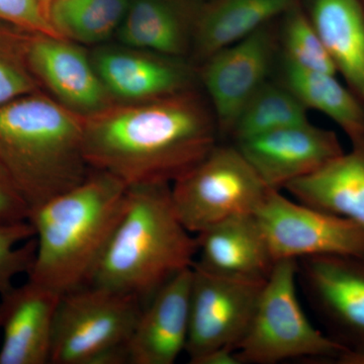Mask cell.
Instances as JSON below:
<instances>
[{
	"mask_svg": "<svg viewBox=\"0 0 364 364\" xmlns=\"http://www.w3.org/2000/svg\"><path fill=\"white\" fill-rule=\"evenodd\" d=\"M200 7L189 0H129L117 39L128 47L183 58L193 46Z\"/></svg>",
	"mask_w": 364,
	"mask_h": 364,
	"instance_id": "obj_18",
	"label": "cell"
},
{
	"mask_svg": "<svg viewBox=\"0 0 364 364\" xmlns=\"http://www.w3.org/2000/svg\"><path fill=\"white\" fill-rule=\"evenodd\" d=\"M4 305L2 301H0V328H1L2 321H4Z\"/></svg>",
	"mask_w": 364,
	"mask_h": 364,
	"instance_id": "obj_32",
	"label": "cell"
},
{
	"mask_svg": "<svg viewBox=\"0 0 364 364\" xmlns=\"http://www.w3.org/2000/svg\"><path fill=\"white\" fill-rule=\"evenodd\" d=\"M26 59L41 88L81 116L116 102L100 80L91 57L75 43L45 33L28 35Z\"/></svg>",
	"mask_w": 364,
	"mask_h": 364,
	"instance_id": "obj_12",
	"label": "cell"
},
{
	"mask_svg": "<svg viewBox=\"0 0 364 364\" xmlns=\"http://www.w3.org/2000/svg\"><path fill=\"white\" fill-rule=\"evenodd\" d=\"M90 57L116 102H143L193 88L195 76L184 58L124 45L104 46Z\"/></svg>",
	"mask_w": 364,
	"mask_h": 364,
	"instance_id": "obj_14",
	"label": "cell"
},
{
	"mask_svg": "<svg viewBox=\"0 0 364 364\" xmlns=\"http://www.w3.org/2000/svg\"><path fill=\"white\" fill-rule=\"evenodd\" d=\"M193 267L170 279L143 306L128 342L130 364H173L186 352Z\"/></svg>",
	"mask_w": 364,
	"mask_h": 364,
	"instance_id": "obj_15",
	"label": "cell"
},
{
	"mask_svg": "<svg viewBox=\"0 0 364 364\" xmlns=\"http://www.w3.org/2000/svg\"><path fill=\"white\" fill-rule=\"evenodd\" d=\"M269 188L235 145H217L172 183L174 208L191 234L239 215H255Z\"/></svg>",
	"mask_w": 364,
	"mask_h": 364,
	"instance_id": "obj_6",
	"label": "cell"
},
{
	"mask_svg": "<svg viewBox=\"0 0 364 364\" xmlns=\"http://www.w3.org/2000/svg\"><path fill=\"white\" fill-rule=\"evenodd\" d=\"M129 0H51L48 18L60 37L80 44H98L117 32Z\"/></svg>",
	"mask_w": 364,
	"mask_h": 364,
	"instance_id": "obj_23",
	"label": "cell"
},
{
	"mask_svg": "<svg viewBox=\"0 0 364 364\" xmlns=\"http://www.w3.org/2000/svg\"><path fill=\"white\" fill-rule=\"evenodd\" d=\"M196 264L220 274L267 280L275 261L255 215H239L196 234Z\"/></svg>",
	"mask_w": 364,
	"mask_h": 364,
	"instance_id": "obj_17",
	"label": "cell"
},
{
	"mask_svg": "<svg viewBox=\"0 0 364 364\" xmlns=\"http://www.w3.org/2000/svg\"><path fill=\"white\" fill-rule=\"evenodd\" d=\"M296 279L298 260L275 262L247 331L235 350L240 364H275L296 358L336 363L347 351L306 317L296 294Z\"/></svg>",
	"mask_w": 364,
	"mask_h": 364,
	"instance_id": "obj_5",
	"label": "cell"
},
{
	"mask_svg": "<svg viewBox=\"0 0 364 364\" xmlns=\"http://www.w3.org/2000/svg\"><path fill=\"white\" fill-rule=\"evenodd\" d=\"M303 102L286 85L267 81L242 109L229 135L238 143L310 123Z\"/></svg>",
	"mask_w": 364,
	"mask_h": 364,
	"instance_id": "obj_24",
	"label": "cell"
},
{
	"mask_svg": "<svg viewBox=\"0 0 364 364\" xmlns=\"http://www.w3.org/2000/svg\"><path fill=\"white\" fill-rule=\"evenodd\" d=\"M363 1H364V0H363Z\"/></svg>",
	"mask_w": 364,
	"mask_h": 364,
	"instance_id": "obj_34",
	"label": "cell"
},
{
	"mask_svg": "<svg viewBox=\"0 0 364 364\" xmlns=\"http://www.w3.org/2000/svg\"><path fill=\"white\" fill-rule=\"evenodd\" d=\"M298 277L329 336L347 350L364 351V258H301Z\"/></svg>",
	"mask_w": 364,
	"mask_h": 364,
	"instance_id": "obj_10",
	"label": "cell"
},
{
	"mask_svg": "<svg viewBox=\"0 0 364 364\" xmlns=\"http://www.w3.org/2000/svg\"><path fill=\"white\" fill-rule=\"evenodd\" d=\"M43 1L45 2L46 6H47V7H48V4H49V2L51 1V0H43Z\"/></svg>",
	"mask_w": 364,
	"mask_h": 364,
	"instance_id": "obj_33",
	"label": "cell"
},
{
	"mask_svg": "<svg viewBox=\"0 0 364 364\" xmlns=\"http://www.w3.org/2000/svg\"><path fill=\"white\" fill-rule=\"evenodd\" d=\"M30 33L0 21V107L42 90L26 59Z\"/></svg>",
	"mask_w": 364,
	"mask_h": 364,
	"instance_id": "obj_26",
	"label": "cell"
},
{
	"mask_svg": "<svg viewBox=\"0 0 364 364\" xmlns=\"http://www.w3.org/2000/svg\"><path fill=\"white\" fill-rule=\"evenodd\" d=\"M317 171L287 184L298 202L350 220L364 230V138Z\"/></svg>",
	"mask_w": 364,
	"mask_h": 364,
	"instance_id": "obj_19",
	"label": "cell"
},
{
	"mask_svg": "<svg viewBox=\"0 0 364 364\" xmlns=\"http://www.w3.org/2000/svg\"><path fill=\"white\" fill-rule=\"evenodd\" d=\"M135 296L86 284L60 296L51 364H93L109 349L128 345L143 309Z\"/></svg>",
	"mask_w": 364,
	"mask_h": 364,
	"instance_id": "obj_7",
	"label": "cell"
},
{
	"mask_svg": "<svg viewBox=\"0 0 364 364\" xmlns=\"http://www.w3.org/2000/svg\"><path fill=\"white\" fill-rule=\"evenodd\" d=\"M299 0H210L198 9L193 50L203 62L215 52L239 42L277 16H284Z\"/></svg>",
	"mask_w": 364,
	"mask_h": 364,
	"instance_id": "obj_20",
	"label": "cell"
},
{
	"mask_svg": "<svg viewBox=\"0 0 364 364\" xmlns=\"http://www.w3.org/2000/svg\"><path fill=\"white\" fill-rule=\"evenodd\" d=\"M282 28L284 60L309 71L335 74L337 70L312 21L299 4L284 14Z\"/></svg>",
	"mask_w": 364,
	"mask_h": 364,
	"instance_id": "obj_25",
	"label": "cell"
},
{
	"mask_svg": "<svg viewBox=\"0 0 364 364\" xmlns=\"http://www.w3.org/2000/svg\"><path fill=\"white\" fill-rule=\"evenodd\" d=\"M270 25L223 48L203 62L200 79L220 134L229 135L242 109L268 81L277 47Z\"/></svg>",
	"mask_w": 364,
	"mask_h": 364,
	"instance_id": "obj_11",
	"label": "cell"
},
{
	"mask_svg": "<svg viewBox=\"0 0 364 364\" xmlns=\"http://www.w3.org/2000/svg\"><path fill=\"white\" fill-rule=\"evenodd\" d=\"M129 188L91 169L77 186L31 210L37 252L28 280L63 294L90 284L123 218Z\"/></svg>",
	"mask_w": 364,
	"mask_h": 364,
	"instance_id": "obj_2",
	"label": "cell"
},
{
	"mask_svg": "<svg viewBox=\"0 0 364 364\" xmlns=\"http://www.w3.org/2000/svg\"><path fill=\"white\" fill-rule=\"evenodd\" d=\"M263 183L280 191L344 152L333 131L311 123L235 143Z\"/></svg>",
	"mask_w": 364,
	"mask_h": 364,
	"instance_id": "obj_13",
	"label": "cell"
},
{
	"mask_svg": "<svg viewBox=\"0 0 364 364\" xmlns=\"http://www.w3.org/2000/svg\"><path fill=\"white\" fill-rule=\"evenodd\" d=\"M308 16L337 72L364 102L363 0H311Z\"/></svg>",
	"mask_w": 364,
	"mask_h": 364,
	"instance_id": "obj_21",
	"label": "cell"
},
{
	"mask_svg": "<svg viewBox=\"0 0 364 364\" xmlns=\"http://www.w3.org/2000/svg\"><path fill=\"white\" fill-rule=\"evenodd\" d=\"M336 363L339 364H364V351H345Z\"/></svg>",
	"mask_w": 364,
	"mask_h": 364,
	"instance_id": "obj_31",
	"label": "cell"
},
{
	"mask_svg": "<svg viewBox=\"0 0 364 364\" xmlns=\"http://www.w3.org/2000/svg\"><path fill=\"white\" fill-rule=\"evenodd\" d=\"M0 161L31 210L90 176L83 116L36 91L0 107Z\"/></svg>",
	"mask_w": 364,
	"mask_h": 364,
	"instance_id": "obj_3",
	"label": "cell"
},
{
	"mask_svg": "<svg viewBox=\"0 0 364 364\" xmlns=\"http://www.w3.org/2000/svg\"><path fill=\"white\" fill-rule=\"evenodd\" d=\"M275 262L341 255L364 258V230L350 220L293 202L269 189L256 212Z\"/></svg>",
	"mask_w": 364,
	"mask_h": 364,
	"instance_id": "obj_8",
	"label": "cell"
},
{
	"mask_svg": "<svg viewBox=\"0 0 364 364\" xmlns=\"http://www.w3.org/2000/svg\"><path fill=\"white\" fill-rule=\"evenodd\" d=\"M265 282L220 274L193 263L186 347L189 363L215 349L236 350Z\"/></svg>",
	"mask_w": 364,
	"mask_h": 364,
	"instance_id": "obj_9",
	"label": "cell"
},
{
	"mask_svg": "<svg viewBox=\"0 0 364 364\" xmlns=\"http://www.w3.org/2000/svg\"><path fill=\"white\" fill-rule=\"evenodd\" d=\"M60 296L28 280L1 296L4 316L0 364H48Z\"/></svg>",
	"mask_w": 364,
	"mask_h": 364,
	"instance_id": "obj_16",
	"label": "cell"
},
{
	"mask_svg": "<svg viewBox=\"0 0 364 364\" xmlns=\"http://www.w3.org/2000/svg\"><path fill=\"white\" fill-rule=\"evenodd\" d=\"M219 134L212 107L193 88L143 102H114L83 116L90 168L129 188L173 183L207 156Z\"/></svg>",
	"mask_w": 364,
	"mask_h": 364,
	"instance_id": "obj_1",
	"label": "cell"
},
{
	"mask_svg": "<svg viewBox=\"0 0 364 364\" xmlns=\"http://www.w3.org/2000/svg\"><path fill=\"white\" fill-rule=\"evenodd\" d=\"M0 21L26 32L56 36L43 0H0Z\"/></svg>",
	"mask_w": 364,
	"mask_h": 364,
	"instance_id": "obj_28",
	"label": "cell"
},
{
	"mask_svg": "<svg viewBox=\"0 0 364 364\" xmlns=\"http://www.w3.org/2000/svg\"><path fill=\"white\" fill-rule=\"evenodd\" d=\"M284 85L306 109L323 112L333 119L351 142L364 138V102L335 74L309 71L284 60Z\"/></svg>",
	"mask_w": 364,
	"mask_h": 364,
	"instance_id": "obj_22",
	"label": "cell"
},
{
	"mask_svg": "<svg viewBox=\"0 0 364 364\" xmlns=\"http://www.w3.org/2000/svg\"><path fill=\"white\" fill-rule=\"evenodd\" d=\"M191 364H240L233 349L219 348L191 360Z\"/></svg>",
	"mask_w": 364,
	"mask_h": 364,
	"instance_id": "obj_30",
	"label": "cell"
},
{
	"mask_svg": "<svg viewBox=\"0 0 364 364\" xmlns=\"http://www.w3.org/2000/svg\"><path fill=\"white\" fill-rule=\"evenodd\" d=\"M196 252V238L179 220L169 184L131 188L90 284L132 294L145 306L174 275L193 267Z\"/></svg>",
	"mask_w": 364,
	"mask_h": 364,
	"instance_id": "obj_4",
	"label": "cell"
},
{
	"mask_svg": "<svg viewBox=\"0 0 364 364\" xmlns=\"http://www.w3.org/2000/svg\"><path fill=\"white\" fill-rule=\"evenodd\" d=\"M35 235L28 220L0 223V296L14 289V277L32 270L37 252Z\"/></svg>",
	"mask_w": 364,
	"mask_h": 364,
	"instance_id": "obj_27",
	"label": "cell"
},
{
	"mask_svg": "<svg viewBox=\"0 0 364 364\" xmlns=\"http://www.w3.org/2000/svg\"><path fill=\"white\" fill-rule=\"evenodd\" d=\"M28 215L30 208L0 161V223L26 221Z\"/></svg>",
	"mask_w": 364,
	"mask_h": 364,
	"instance_id": "obj_29",
	"label": "cell"
}]
</instances>
